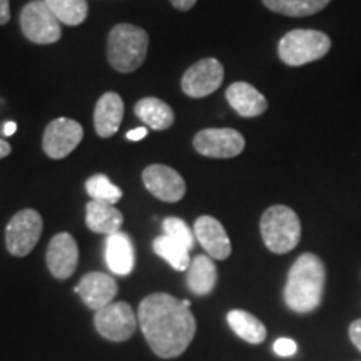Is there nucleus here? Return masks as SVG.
Here are the masks:
<instances>
[{
	"label": "nucleus",
	"instance_id": "obj_31",
	"mask_svg": "<svg viewBox=\"0 0 361 361\" xmlns=\"http://www.w3.org/2000/svg\"><path fill=\"white\" fill-rule=\"evenodd\" d=\"M169 2L173 4L174 8H178V11L186 12V11H191V8L196 6L197 0H169Z\"/></svg>",
	"mask_w": 361,
	"mask_h": 361
},
{
	"label": "nucleus",
	"instance_id": "obj_30",
	"mask_svg": "<svg viewBox=\"0 0 361 361\" xmlns=\"http://www.w3.org/2000/svg\"><path fill=\"white\" fill-rule=\"evenodd\" d=\"M11 20V0H0V25Z\"/></svg>",
	"mask_w": 361,
	"mask_h": 361
},
{
	"label": "nucleus",
	"instance_id": "obj_24",
	"mask_svg": "<svg viewBox=\"0 0 361 361\" xmlns=\"http://www.w3.org/2000/svg\"><path fill=\"white\" fill-rule=\"evenodd\" d=\"M152 247H154L156 255L168 261L176 271H188L189 264H191V258H189V251L186 247L166 236V234L156 238Z\"/></svg>",
	"mask_w": 361,
	"mask_h": 361
},
{
	"label": "nucleus",
	"instance_id": "obj_33",
	"mask_svg": "<svg viewBox=\"0 0 361 361\" xmlns=\"http://www.w3.org/2000/svg\"><path fill=\"white\" fill-rule=\"evenodd\" d=\"M12 152V147L11 144L4 141V139H0V159H4V157H7L8 154Z\"/></svg>",
	"mask_w": 361,
	"mask_h": 361
},
{
	"label": "nucleus",
	"instance_id": "obj_8",
	"mask_svg": "<svg viewBox=\"0 0 361 361\" xmlns=\"http://www.w3.org/2000/svg\"><path fill=\"white\" fill-rule=\"evenodd\" d=\"M192 144L201 156L213 159H231L245 151L246 141L236 129L209 128L194 135Z\"/></svg>",
	"mask_w": 361,
	"mask_h": 361
},
{
	"label": "nucleus",
	"instance_id": "obj_10",
	"mask_svg": "<svg viewBox=\"0 0 361 361\" xmlns=\"http://www.w3.org/2000/svg\"><path fill=\"white\" fill-rule=\"evenodd\" d=\"M224 80V67L218 59L207 57L184 72L180 87L189 97L201 99L216 92Z\"/></svg>",
	"mask_w": 361,
	"mask_h": 361
},
{
	"label": "nucleus",
	"instance_id": "obj_13",
	"mask_svg": "<svg viewBox=\"0 0 361 361\" xmlns=\"http://www.w3.org/2000/svg\"><path fill=\"white\" fill-rule=\"evenodd\" d=\"M49 271L54 278L67 279L75 273L79 263V247L69 233H59L51 239L47 247Z\"/></svg>",
	"mask_w": 361,
	"mask_h": 361
},
{
	"label": "nucleus",
	"instance_id": "obj_23",
	"mask_svg": "<svg viewBox=\"0 0 361 361\" xmlns=\"http://www.w3.org/2000/svg\"><path fill=\"white\" fill-rule=\"evenodd\" d=\"M271 12L286 17H310L322 12L331 0H261Z\"/></svg>",
	"mask_w": 361,
	"mask_h": 361
},
{
	"label": "nucleus",
	"instance_id": "obj_7",
	"mask_svg": "<svg viewBox=\"0 0 361 361\" xmlns=\"http://www.w3.org/2000/svg\"><path fill=\"white\" fill-rule=\"evenodd\" d=\"M20 29L30 42L54 44L61 39V22L44 0L29 2L20 12Z\"/></svg>",
	"mask_w": 361,
	"mask_h": 361
},
{
	"label": "nucleus",
	"instance_id": "obj_29",
	"mask_svg": "<svg viewBox=\"0 0 361 361\" xmlns=\"http://www.w3.org/2000/svg\"><path fill=\"white\" fill-rule=\"evenodd\" d=\"M350 340L361 351V318L350 324Z\"/></svg>",
	"mask_w": 361,
	"mask_h": 361
},
{
	"label": "nucleus",
	"instance_id": "obj_18",
	"mask_svg": "<svg viewBox=\"0 0 361 361\" xmlns=\"http://www.w3.org/2000/svg\"><path fill=\"white\" fill-rule=\"evenodd\" d=\"M123 223L124 216L114 204L92 200L85 206V224L92 233L111 236L121 231Z\"/></svg>",
	"mask_w": 361,
	"mask_h": 361
},
{
	"label": "nucleus",
	"instance_id": "obj_32",
	"mask_svg": "<svg viewBox=\"0 0 361 361\" xmlns=\"http://www.w3.org/2000/svg\"><path fill=\"white\" fill-rule=\"evenodd\" d=\"M147 135V129L146 128H135L133 130H129L128 134H126V137L129 139V141H141V139H144Z\"/></svg>",
	"mask_w": 361,
	"mask_h": 361
},
{
	"label": "nucleus",
	"instance_id": "obj_21",
	"mask_svg": "<svg viewBox=\"0 0 361 361\" xmlns=\"http://www.w3.org/2000/svg\"><path fill=\"white\" fill-rule=\"evenodd\" d=\"M134 112L147 128L156 130L169 129L174 123V112L169 104L156 97H144L134 106Z\"/></svg>",
	"mask_w": 361,
	"mask_h": 361
},
{
	"label": "nucleus",
	"instance_id": "obj_3",
	"mask_svg": "<svg viewBox=\"0 0 361 361\" xmlns=\"http://www.w3.org/2000/svg\"><path fill=\"white\" fill-rule=\"evenodd\" d=\"M149 35L133 24H119L111 30L107 39V59L117 72L129 74L146 61Z\"/></svg>",
	"mask_w": 361,
	"mask_h": 361
},
{
	"label": "nucleus",
	"instance_id": "obj_19",
	"mask_svg": "<svg viewBox=\"0 0 361 361\" xmlns=\"http://www.w3.org/2000/svg\"><path fill=\"white\" fill-rule=\"evenodd\" d=\"M106 261L109 269L119 276H128L134 269V246L129 234L123 231L107 236Z\"/></svg>",
	"mask_w": 361,
	"mask_h": 361
},
{
	"label": "nucleus",
	"instance_id": "obj_12",
	"mask_svg": "<svg viewBox=\"0 0 361 361\" xmlns=\"http://www.w3.org/2000/svg\"><path fill=\"white\" fill-rule=\"evenodd\" d=\"M142 183L152 196L164 202H178L186 194L183 176L164 164L147 166L142 171Z\"/></svg>",
	"mask_w": 361,
	"mask_h": 361
},
{
	"label": "nucleus",
	"instance_id": "obj_5",
	"mask_svg": "<svg viewBox=\"0 0 361 361\" xmlns=\"http://www.w3.org/2000/svg\"><path fill=\"white\" fill-rule=\"evenodd\" d=\"M331 49V39L322 30L295 29L278 44V56L286 66L300 67L323 59Z\"/></svg>",
	"mask_w": 361,
	"mask_h": 361
},
{
	"label": "nucleus",
	"instance_id": "obj_27",
	"mask_svg": "<svg viewBox=\"0 0 361 361\" xmlns=\"http://www.w3.org/2000/svg\"><path fill=\"white\" fill-rule=\"evenodd\" d=\"M162 228H164V234L166 236H169L171 239H174L176 243H179V245H183L186 247L188 251H191L194 247V231L189 226L184 223L183 219L179 218H166L164 223H162Z\"/></svg>",
	"mask_w": 361,
	"mask_h": 361
},
{
	"label": "nucleus",
	"instance_id": "obj_26",
	"mask_svg": "<svg viewBox=\"0 0 361 361\" xmlns=\"http://www.w3.org/2000/svg\"><path fill=\"white\" fill-rule=\"evenodd\" d=\"M85 189H87L89 196L92 197L94 201L109 202V204L116 206L117 202L123 200V191H121V188H117L106 174L90 176L87 183H85Z\"/></svg>",
	"mask_w": 361,
	"mask_h": 361
},
{
	"label": "nucleus",
	"instance_id": "obj_22",
	"mask_svg": "<svg viewBox=\"0 0 361 361\" xmlns=\"http://www.w3.org/2000/svg\"><path fill=\"white\" fill-rule=\"evenodd\" d=\"M226 319H228L229 328L241 340L251 343V345H259L266 340V326L255 314L243 310H233L229 311Z\"/></svg>",
	"mask_w": 361,
	"mask_h": 361
},
{
	"label": "nucleus",
	"instance_id": "obj_11",
	"mask_svg": "<svg viewBox=\"0 0 361 361\" xmlns=\"http://www.w3.org/2000/svg\"><path fill=\"white\" fill-rule=\"evenodd\" d=\"M84 137V129L78 121L69 117L54 119L44 130V152L52 159H64L79 146Z\"/></svg>",
	"mask_w": 361,
	"mask_h": 361
},
{
	"label": "nucleus",
	"instance_id": "obj_17",
	"mask_svg": "<svg viewBox=\"0 0 361 361\" xmlns=\"http://www.w3.org/2000/svg\"><path fill=\"white\" fill-rule=\"evenodd\" d=\"M229 106L243 117H258L268 109V101L258 89L247 82H234L226 89Z\"/></svg>",
	"mask_w": 361,
	"mask_h": 361
},
{
	"label": "nucleus",
	"instance_id": "obj_25",
	"mask_svg": "<svg viewBox=\"0 0 361 361\" xmlns=\"http://www.w3.org/2000/svg\"><path fill=\"white\" fill-rule=\"evenodd\" d=\"M54 12L59 22L66 25H80L87 17V2L85 0H44Z\"/></svg>",
	"mask_w": 361,
	"mask_h": 361
},
{
	"label": "nucleus",
	"instance_id": "obj_16",
	"mask_svg": "<svg viewBox=\"0 0 361 361\" xmlns=\"http://www.w3.org/2000/svg\"><path fill=\"white\" fill-rule=\"evenodd\" d=\"M124 117V102L119 94L106 92L99 99L94 111V126L101 137H111L121 128Z\"/></svg>",
	"mask_w": 361,
	"mask_h": 361
},
{
	"label": "nucleus",
	"instance_id": "obj_1",
	"mask_svg": "<svg viewBox=\"0 0 361 361\" xmlns=\"http://www.w3.org/2000/svg\"><path fill=\"white\" fill-rule=\"evenodd\" d=\"M137 322L149 346L159 358H178L196 335L191 301H180L168 293H154L144 298L139 305Z\"/></svg>",
	"mask_w": 361,
	"mask_h": 361
},
{
	"label": "nucleus",
	"instance_id": "obj_34",
	"mask_svg": "<svg viewBox=\"0 0 361 361\" xmlns=\"http://www.w3.org/2000/svg\"><path fill=\"white\" fill-rule=\"evenodd\" d=\"M16 129H17V124L16 123H7L6 126H4V134L12 135L13 133H16Z\"/></svg>",
	"mask_w": 361,
	"mask_h": 361
},
{
	"label": "nucleus",
	"instance_id": "obj_9",
	"mask_svg": "<svg viewBox=\"0 0 361 361\" xmlns=\"http://www.w3.org/2000/svg\"><path fill=\"white\" fill-rule=\"evenodd\" d=\"M94 324L102 338L119 343L129 340L134 335L137 318L128 303L117 301V303H111L96 311Z\"/></svg>",
	"mask_w": 361,
	"mask_h": 361
},
{
	"label": "nucleus",
	"instance_id": "obj_28",
	"mask_svg": "<svg viewBox=\"0 0 361 361\" xmlns=\"http://www.w3.org/2000/svg\"><path fill=\"white\" fill-rule=\"evenodd\" d=\"M274 353L283 356V358H288V356H293L298 351V345L295 340L291 338H279V340L274 341L273 345Z\"/></svg>",
	"mask_w": 361,
	"mask_h": 361
},
{
	"label": "nucleus",
	"instance_id": "obj_2",
	"mask_svg": "<svg viewBox=\"0 0 361 361\" xmlns=\"http://www.w3.org/2000/svg\"><path fill=\"white\" fill-rule=\"evenodd\" d=\"M326 268L319 256L303 252L288 273L284 286V303L295 313H311L322 305Z\"/></svg>",
	"mask_w": 361,
	"mask_h": 361
},
{
	"label": "nucleus",
	"instance_id": "obj_6",
	"mask_svg": "<svg viewBox=\"0 0 361 361\" xmlns=\"http://www.w3.org/2000/svg\"><path fill=\"white\" fill-rule=\"evenodd\" d=\"M42 228V216L37 211L22 209L16 213L6 228L7 251L17 258H24L39 243Z\"/></svg>",
	"mask_w": 361,
	"mask_h": 361
},
{
	"label": "nucleus",
	"instance_id": "obj_20",
	"mask_svg": "<svg viewBox=\"0 0 361 361\" xmlns=\"http://www.w3.org/2000/svg\"><path fill=\"white\" fill-rule=\"evenodd\" d=\"M218 283V269L213 258L206 255L196 256L188 268V288L194 295L206 296L214 290Z\"/></svg>",
	"mask_w": 361,
	"mask_h": 361
},
{
	"label": "nucleus",
	"instance_id": "obj_15",
	"mask_svg": "<svg viewBox=\"0 0 361 361\" xmlns=\"http://www.w3.org/2000/svg\"><path fill=\"white\" fill-rule=\"evenodd\" d=\"M75 293L80 296L85 306L99 311L104 306L114 303V298L119 291L116 279L106 273H89L82 276L80 283L75 286Z\"/></svg>",
	"mask_w": 361,
	"mask_h": 361
},
{
	"label": "nucleus",
	"instance_id": "obj_14",
	"mask_svg": "<svg viewBox=\"0 0 361 361\" xmlns=\"http://www.w3.org/2000/svg\"><path fill=\"white\" fill-rule=\"evenodd\" d=\"M194 236L202 246L209 258L213 259H228L231 256V241L224 226L213 216H201L194 223Z\"/></svg>",
	"mask_w": 361,
	"mask_h": 361
},
{
	"label": "nucleus",
	"instance_id": "obj_4",
	"mask_svg": "<svg viewBox=\"0 0 361 361\" xmlns=\"http://www.w3.org/2000/svg\"><path fill=\"white\" fill-rule=\"evenodd\" d=\"M261 236L266 247L276 255L295 250L301 239V221L291 207L271 206L261 216Z\"/></svg>",
	"mask_w": 361,
	"mask_h": 361
}]
</instances>
